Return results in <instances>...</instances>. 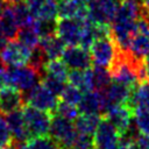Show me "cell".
<instances>
[{"label": "cell", "instance_id": "obj_5", "mask_svg": "<svg viewBox=\"0 0 149 149\" xmlns=\"http://www.w3.org/2000/svg\"><path fill=\"white\" fill-rule=\"evenodd\" d=\"M21 109H22L24 123H26V127L28 129L30 137L47 135L49 133V127H50L52 114L45 111H41L29 105H23Z\"/></svg>", "mask_w": 149, "mask_h": 149}, {"label": "cell", "instance_id": "obj_24", "mask_svg": "<svg viewBox=\"0 0 149 149\" xmlns=\"http://www.w3.org/2000/svg\"><path fill=\"white\" fill-rule=\"evenodd\" d=\"M19 42H21L22 44H24L26 47L33 49L35 47L38 45L40 42V35L36 31L34 23L31 26H26V27H20L15 37Z\"/></svg>", "mask_w": 149, "mask_h": 149}, {"label": "cell", "instance_id": "obj_41", "mask_svg": "<svg viewBox=\"0 0 149 149\" xmlns=\"http://www.w3.org/2000/svg\"><path fill=\"white\" fill-rule=\"evenodd\" d=\"M2 65H3V64H2V62H1V59H0V70H1V69H2V68H3V66H2Z\"/></svg>", "mask_w": 149, "mask_h": 149}, {"label": "cell", "instance_id": "obj_18", "mask_svg": "<svg viewBox=\"0 0 149 149\" xmlns=\"http://www.w3.org/2000/svg\"><path fill=\"white\" fill-rule=\"evenodd\" d=\"M66 81L71 85L78 87L81 92L94 90L93 77H92V66L85 70H71L68 72Z\"/></svg>", "mask_w": 149, "mask_h": 149}, {"label": "cell", "instance_id": "obj_39", "mask_svg": "<svg viewBox=\"0 0 149 149\" xmlns=\"http://www.w3.org/2000/svg\"><path fill=\"white\" fill-rule=\"evenodd\" d=\"M128 149H139V147H137V146L135 144V142H134V143H133V144H132V146H130Z\"/></svg>", "mask_w": 149, "mask_h": 149}, {"label": "cell", "instance_id": "obj_25", "mask_svg": "<svg viewBox=\"0 0 149 149\" xmlns=\"http://www.w3.org/2000/svg\"><path fill=\"white\" fill-rule=\"evenodd\" d=\"M26 149H61L56 140L49 134L33 136L26 141Z\"/></svg>", "mask_w": 149, "mask_h": 149}, {"label": "cell", "instance_id": "obj_23", "mask_svg": "<svg viewBox=\"0 0 149 149\" xmlns=\"http://www.w3.org/2000/svg\"><path fill=\"white\" fill-rule=\"evenodd\" d=\"M68 72H69V70H68V66L65 65V63L61 58H56V59H48L45 62V64L43 66L42 74L48 73L52 77H56L61 80L66 81Z\"/></svg>", "mask_w": 149, "mask_h": 149}, {"label": "cell", "instance_id": "obj_4", "mask_svg": "<svg viewBox=\"0 0 149 149\" xmlns=\"http://www.w3.org/2000/svg\"><path fill=\"white\" fill-rule=\"evenodd\" d=\"M48 134L57 141L61 149H71L77 135V130L74 128L73 121H70L55 113L51 116Z\"/></svg>", "mask_w": 149, "mask_h": 149}, {"label": "cell", "instance_id": "obj_30", "mask_svg": "<svg viewBox=\"0 0 149 149\" xmlns=\"http://www.w3.org/2000/svg\"><path fill=\"white\" fill-rule=\"evenodd\" d=\"M55 113L70 120V121H74L77 119V116L80 114L78 111V107L76 105H71V104H68V102L62 101V100L58 101V105H57Z\"/></svg>", "mask_w": 149, "mask_h": 149}, {"label": "cell", "instance_id": "obj_26", "mask_svg": "<svg viewBox=\"0 0 149 149\" xmlns=\"http://www.w3.org/2000/svg\"><path fill=\"white\" fill-rule=\"evenodd\" d=\"M92 77H93L94 90H98V91H102L112 81L108 69L99 65L92 66Z\"/></svg>", "mask_w": 149, "mask_h": 149}, {"label": "cell", "instance_id": "obj_38", "mask_svg": "<svg viewBox=\"0 0 149 149\" xmlns=\"http://www.w3.org/2000/svg\"><path fill=\"white\" fill-rule=\"evenodd\" d=\"M5 3H8V5H12V3H15V2H17V1H20V0H2Z\"/></svg>", "mask_w": 149, "mask_h": 149}, {"label": "cell", "instance_id": "obj_19", "mask_svg": "<svg viewBox=\"0 0 149 149\" xmlns=\"http://www.w3.org/2000/svg\"><path fill=\"white\" fill-rule=\"evenodd\" d=\"M126 104L132 109L135 107H144L149 109V80L141 81L133 87Z\"/></svg>", "mask_w": 149, "mask_h": 149}, {"label": "cell", "instance_id": "obj_33", "mask_svg": "<svg viewBox=\"0 0 149 149\" xmlns=\"http://www.w3.org/2000/svg\"><path fill=\"white\" fill-rule=\"evenodd\" d=\"M135 144L139 147V149H149V135L139 132L135 137Z\"/></svg>", "mask_w": 149, "mask_h": 149}, {"label": "cell", "instance_id": "obj_16", "mask_svg": "<svg viewBox=\"0 0 149 149\" xmlns=\"http://www.w3.org/2000/svg\"><path fill=\"white\" fill-rule=\"evenodd\" d=\"M19 24L15 20L10 5L6 3L0 12V33L3 35L6 40H14L16 37Z\"/></svg>", "mask_w": 149, "mask_h": 149}, {"label": "cell", "instance_id": "obj_15", "mask_svg": "<svg viewBox=\"0 0 149 149\" xmlns=\"http://www.w3.org/2000/svg\"><path fill=\"white\" fill-rule=\"evenodd\" d=\"M24 105L23 93L13 86H7L0 91V113L6 115L13 111L22 108Z\"/></svg>", "mask_w": 149, "mask_h": 149}, {"label": "cell", "instance_id": "obj_31", "mask_svg": "<svg viewBox=\"0 0 149 149\" xmlns=\"http://www.w3.org/2000/svg\"><path fill=\"white\" fill-rule=\"evenodd\" d=\"M71 149H94V142L92 135L77 133Z\"/></svg>", "mask_w": 149, "mask_h": 149}, {"label": "cell", "instance_id": "obj_13", "mask_svg": "<svg viewBox=\"0 0 149 149\" xmlns=\"http://www.w3.org/2000/svg\"><path fill=\"white\" fill-rule=\"evenodd\" d=\"M104 95L101 91L91 90L83 92L81 99L78 102L77 107L80 114H100L104 112Z\"/></svg>", "mask_w": 149, "mask_h": 149}, {"label": "cell", "instance_id": "obj_29", "mask_svg": "<svg viewBox=\"0 0 149 149\" xmlns=\"http://www.w3.org/2000/svg\"><path fill=\"white\" fill-rule=\"evenodd\" d=\"M41 83L47 87L49 88L54 94H56L57 97H59L61 92L63 91L64 86H65V81L64 80H61L56 77H52L48 73H43L41 76Z\"/></svg>", "mask_w": 149, "mask_h": 149}, {"label": "cell", "instance_id": "obj_32", "mask_svg": "<svg viewBox=\"0 0 149 149\" xmlns=\"http://www.w3.org/2000/svg\"><path fill=\"white\" fill-rule=\"evenodd\" d=\"M12 142H13V139H12V134L8 128L7 121L3 116V114L0 113V147L7 146Z\"/></svg>", "mask_w": 149, "mask_h": 149}, {"label": "cell", "instance_id": "obj_10", "mask_svg": "<svg viewBox=\"0 0 149 149\" xmlns=\"http://www.w3.org/2000/svg\"><path fill=\"white\" fill-rule=\"evenodd\" d=\"M83 22L77 19H57L56 35L65 45H79Z\"/></svg>", "mask_w": 149, "mask_h": 149}, {"label": "cell", "instance_id": "obj_37", "mask_svg": "<svg viewBox=\"0 0 149 149\" xmlns=\"http://www.w3.org/2000/svg\"><path fill=\"white\" fill-rule=\"evenodd\" d=\"M142 3L144 6V8L147 9V12L149 13V0H142Z\"/></svg>", "mask_w": 149, "mask_h": 149}, {"label": "cell", "instance_id": "obj_6", "mask_svg": "<svg viewBox=\"0 0 149 149\" xmlns=\"http://www.w3.org/2000/svg\"><path fill=\"white\" fill-rule=\"evenodd\" d=\"M120 0H91L87 3L88 20L95 24H112Z\"/></svg>", "mask_w": 149, "mask_h": 149}, {"label": "cell", "instance_id": "obj_8", "mask_svg": "<svg viewBox=\"0 0 149 149\" xmlns=\"http://www.w3.org/2000/svg\"><path fill=\"white\" fill-rule=\"evenodd\" d=\"M62 61L71 70H85L92 66L90 51L80 45H65Z\"/></svg>", "mask_w": 149, "mask_h": 149}, {"label": "cell", "instance_id": "obj_40", "mask_svg": "<svg viewBox=\"0 0 149 149\" xmlns=\"http://www.w3.org/2000/svg\"><path fill=\"white\" fill-rule=\"evenodd\" d=\"M79 1H81V2H84V3H86V5H87V3H88L91 0H79Z\"/></svg>", "mask_w": 149, "mask_h": 149}, {"label": "cell", "instance_id": "obj_20", "mask_svg": "<svg viewBox=\"0 0 149 149\" xmlns=\"http://www.w3.org/2000/svg\"><path fill=\"white\" fill-rule=\"evenodd\" d=\"M100 120V114H79L74 120V128L77 133L93 135Z\"/></svg>", "mask_w": 149, "mask_h": 149}, {"label": "cell", "instance_id": "obj_2", "mask_svg": "<svg viewBox=\"0 0 149 149\" xmlns=\"http://www.w3.org/2000/svg\"><path fill=\"white\" fill-rule=\"evenodd\" d=\"M24 105L33 106L41 111H45L50 114H55V111L58 105V97L54 94L49 88H47L41 81L31 87L29 91L23 94Z\"/></svg>", "mask_w": 149, "mask_h": 149}, {"label": "cell", "instance_id": "obj_36", "mask_svg": "<svg viewBox=\"0 0 149 149\" xmlns=\"http://www.w3.org/2000/svg\"><path fill=\"white\" fill-rule=\"evenodd\" d=\"M0 149H19V148H17V143L13 141L12 143H9V144H7V146L0 147Z\"/></svg>", "mask_w": 149, "mask_h": 149}, {"label": "cell", "instance_id": "obj_34", "mask_svg": "<svg viewBox=\"0 0 149 149\" xmlns=\"http://www.w3.org/2000/svg\"><path fill=\"white\" fill-rule=\"evenodd\" d=\"M28 6H29V8H30V10H31V13H34V10L43 2V1H45V0H23ZM34 15V14H33Z\"/></svg>", "mask_w": 149, "mask_h": 149}, {"label": "cell", "instance_id": "obj_1", "mask_svg": "<svg viewBox=\"0 0 149 149\" xmlns=\"http://www.w3.org/2000/svg\"><path fill=\"white\" fill-rule=\"evenodd\" d=\"M6 72L9 85L22 93L29 91L41 81V73L28 64L20 66H6Z\"/></svg>", "mask_w": 149, "mask_h": 149}, {"label": "cell", "instance_id": "obj_7", "mask_svg": "<svg viewBox=\"0 0 149 149\" xmlns=\"http://www.w3.org/2000/svg\"><path fill=\"white\" fill-rule=\"evenodd\" d=\"M31 49L17 40H8L0 49V59L5 66H20L28 64Z\"/></svg>", "mask_w": 149, "mask_h": 149}, {"label": "cell", "instance_id": "obj_17", "mask_svg": "<svg viewBox=\"0 0 149 149\" xmlns=\"http://www.w3.org/2000/svg\"><path fill=\"white\" fill-rule=\"evenodd\" d=\"M38 47L43 50V52L45 54L48 59L61 58L62 54H63V51L65 49L64 42L56 34L40 37Z\"/></svg>", "mask_w": 149, "mask_h": 149}, {"label": "cell", "instance_id": "obj_11", "mask_svg": "<svg viewBox=\"0 0 149 149\" xmlns=\"http://www.w3.org/2000/svg\"><path fill=\"white\" fill-rule=\"evenodd\" d=\"M101 116L106 118L120 134L125 132L133 122V109L127 104L114 105L108 108Z\"/></svg>", "mask_w": 149, "mask_h": 149}, {"label": "cell", "instance_id": "obj_21", "mask_svg": "<svg viewBox=\"0 0 149 149\" xmlns=\"http://www.w3.org/2000/svg\"><path fill=\"white\" fill-rule=\"evenodd\" d=\"M10 7H12L13 14L15 16V20H16L19 27L31 26L35 22V16L33 15L29 6L23 0H20L15 3H12Z\"/></svg>", "mask_w": 149, "mask_h": 149}, {"label": "cell", "instance_id": "obj_14", "mask_svg": "<svg viewBox=\"0 0 149 149\" xmlns=\"http://www.w3.org/2000/svg\"><path fill=\"white\" fill-rule=\"evenodd\" d=\"M5 119L7 121V125H8V128L10 130L12 139L14 142L22 143V142H26L30 137L28 129L26 127V123H24V119H23V114H22L21 108L6 114Z\"/></svg>", "mask_w": 149, "mask_h": 149}, {"label": "cell", "instance_id": "obj_27", "mask_svg": "<svg viewBox=\"0 0 149 149\" xmlns=\"http://www.w3.org/2000/svg\"><path fill=\"white\" fill-rule=\"evenodd\" d=\"M133 122L137 130L149 135V109L144 107H135L133 109Z\"/></svg>", "mask_w": 149, "mask_h": 149}, {"label": "cell", "instance_id": "obj_12", "mask_svg": "<svg viewBox=\"0 0 149 149\" xmlns=\"http://www.w3.org/2000/svg\"><path fill=\"white\" fill-rule=\"evenodd\" d=\"M101 92H102L104 102H105L104 112H102V115H104L105 112L112 106L126 104L130 95L132 87H128L116 81H111Z\"/></svg>", "mask_w": 149, "mask_h": 149}, {"label": "cell", "instance_id": "obj_9", "mask_svg": "<svg viewBox=\"0 0 149 149\" xmlns=\"http://www.w3.org/2000/svg\"><path fill=\"white\" fill-rule=\"evenodd\" d=\"M118 139L119 132L106 118L101 116V120L93 134L94 147L100 149H116Z\"/></svg>", "mask_w": 149, "mask_h": 149}, {"label": "cell", "instance_id": "obj_3", "mask_svg": "<svg viewBox=\"0 0 149 149\" xmlns=\"http://www.w3.org/2000/svg\"><path fill=\"white\" fill-rule=\"evenodd\" d=\"M118 47L111 36L94 38L88 51L91 55L92 64L104 68H109L118 55Z\"/></svg>", "mask_w": 149, "mask_h": 149}, {"label": "cell", "instance_id": "obj_35", "mask_svg": "<svg viewBox=\"0 0 149 149\" xmlns=\"http://www.w3.org/2000/svg\"><path fill=\"white\" fill-rule=\"evenodd\" d=\"M143 63H144V68H146V72H147V78L149 80V55L147 57H144Z\"/></svg>", "mask_w": 149, "mask_h": 149}, {"label": "cell", "instance_id": "obj_22", "mask_svg": "<svg viewBox=\"0 0 149 149\" xmlns=\"http://www.w3.org/2000/svg\"><path fill=\"white\" fill-rule=\"evenodd\" d=\"M35 19L42 20H57L58 19V0H45L35 10Z\"/></svg>", "mask_w": 149, "mask_h": 149}, {"label": "cell", "instance_id": "obj_28", "mask_svg": "<svg viewBox=\"0 0 149 149\" xmlns=\"http://www.w3.org/2000/svg\"><path fill=\"white\" fill-rule=\"evenodd\" d=\"M81 95H83V92L78 87H76L74 85H71V84H65L63 91L59 94V98L62 101H65L68 104L77 106L81 99Z\"/></svg>", "mask_w": 149, "mask_h": 149}]
</instances>
